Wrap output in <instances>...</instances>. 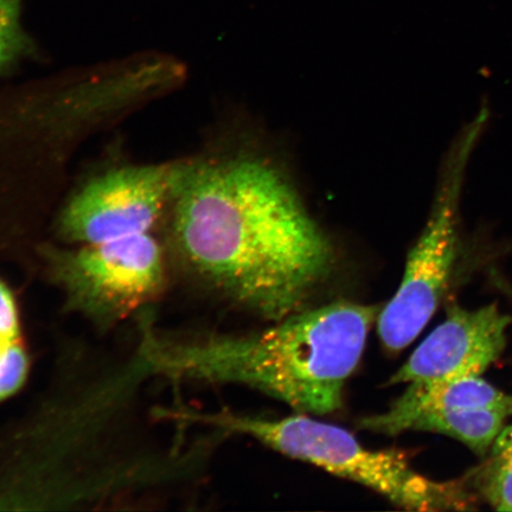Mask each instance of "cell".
<instances>
[{"label": "cell", "instance_id": "cell-1", "mask_svg": "<svg viewBox=\"0 0 512 512\" xmlns=\"http://www.w3.org/2000/svg\"><path fill=\"white\" fill-rule=\"evenodd\" d=\"M172 247L184 271L277 323L334 270V243L286 172L252 152L183 162Z\"/></svg>", "mask_w": 512, "mask_h": 512}, {"label": "cell", "instance_id": "cell-2", "mask_svg": "<svg viewBox=\"0 0 512 512\" xmlns=\"http://www.w3.org/2000/svg\"><path fill=\"white\" fill-rule=\"evenodd\" d=\"M64 360L49 388L0 431V509L95 508L168 482L175 456L140 445L139 396L155 376L137 347L86 370Z\"/></svg>", "mask_w": 512, "mask_h": 512}, {"label": "cell", "instance_id": "cell-3", "mask_svg": "<svg viewBox=\"0 0 512 512\" xmlns=\"http://www.w3.org/2000/svg\"><path fill=\"white\" fill-rule=\"evenodd\" d=\"M382 306L338 302L303 310L248 335L170 336L140 313L138 349L155 376L236 383L300 414L341 409L345 383L360 364Z\"/></svg>", "mask_w": 512, "mask_h": 512}, {"label": "cell", "instance_id": "cell-4", "mask_svg": "<svg viewBox=\"0 0 512 512\" xmlns=\"http://www.w3.org/2000/svg\"><path fill=\"white\" fill-rule=\"evenodd\" d=\"M208 420L224 430L251 435L287 457L367 486L406 510H467L473 503L465 482H435L416 472L401 452L370 450L343 428L307 414L279 420L227 414Z\"/></svg>", "mask_w": 512, "mask_h": 512}, {"label": "cell", "instance_id": "cell-5", "mask_svg": "<svg viewBox=\"0 0 512 512\" xmlns=\"http://www.w3.org/2000/svg\"><path fill=\"white\" fill-rule=\"evenodd\" d=\"M488 121L484 106L447 152L430 215L408 254L399 290L377 317V331L389 351H401L414 342L450 285L460 251V203L467 166Z\"/></svg>", "mask_w": 512, "mask_h": 512}, {"label": "cell", "instance_id": "cell-6", "mask_svg": "<svg viewBox=\"0 0 512 512\" xmlns=\"http://www.w3.org/2000/svg\"><path fill=\"white\" fill-rule=\"evenodd\" d=\"M41 255L67 310L104 331L150 310L168 285L164 249L149 233Z\"/></svg>", "mask_w": 512, "mask_h": 512}, {"label": "cell", "instance_id": "cell-7", "mask_svg": "<svg viewBox=\"0 0 512 512\" xmlns=\"http://www.w3.org/2000/svg\"><path fill=\"white\" fill-rule=\"evenodd\" d=\"M182 168L183 163L131 166L95 178L63 209L61 235L93 245L149 233L172 202Z\"/></svg>", "mask_w": 512, "mask_h": 512}, {"label": "cell", "instance_id": "cell-8", "mask_svg": "<svg viewBox=\"0 0 512 512\" xmlns=\"http://www.w3.org/2000/svg\"><path fill=\"white\" fill-rule=\"evenodd\" d=\"M512 319L496 304L450 306L447 318L396 371L390 384H426L483 375L503 354Z\"/></svg>", "mask_w": 512, "mask_h": 512}, {"label": "cell", "instance_id": "cell-9", "mask_svg": "<svg viewBox=\"0 0 512 512\" xmlns=\"http://www.w3.org/2000/svg\"><path fill=\"white\" fill-rule=\"evenodd\" d=\"M496 409L512 416V395L482 379V375L454 377L426 384H408V388L388 411L360 421L362 430L386 435L405 431L409 420L420 414L456 409Z\"/></svg>", "mask_w": 512, "mask_h": 512}, {"label": "cell", "instance_id": "cell-10", "mask_svg": "<svg viewBox=\"0 0 512 512\" xmlns=\"http://www.w3.org/2000/svg\"><path fill=\"white\" fill-rule=\"evenodd\" d=\"M508 418V413L484 408L430 412L409 420L403 433L419 431L443 434L460 441L477 456L486 457Z\"/></svg>", "mask_w": 512, "mask_h": 512}, {"label": "cell", "instance_id": "cell-11", "mask_svg": "<svg viewBox=\"0 0 512 512\" xmlns=\"http://www.w3.org/2000/svg\"><path fill=\"white\" fill-rule=\"evenodd\" d=\"M470 482L478 494L499 511H512V425L504 427L482 466Z\"/></svg>", "mask_w": 512, "mask_h": 512}, {"label": "cell", "instance_id": "cell-12", "mask_svg": "<svg viewBox=\"0 0 512 512\" xmlns=\"http://www.w3.org/2000/svg\"><path fill=\"white\" fill-rule=\"evenodd\" d=\"M23 0H0V73L29 53L31 41L21 24Z\"/></svg>", "mask_w": 512, "mask_h": 512}, {"label": "cell", "instance_id": "cell-13", "mask_svg": "<svg viewBox=\"0 0 512 512\" xmlns=\"http://www.w3.org/2000/svg\"><path fill=\"white\" fill-rule=\"evenodd\" d=\"M30 357L22 339L0 342V403L12 398L27 383Z\"/></svg>", "mask_w": 512, "mask_h": 512}, {"label": "cell", "instance_id": "cell-14", "mask_svg": "<svg viewBox=\"0 0 512 512\" xmlns=\"http://www.w3.org/2000/svg\"><path fill=\"white\" fill-rule=\"evenodd\" d=\"M22 335L21 312L14 292L0 279V342L19 341Z\"/></svg>", "mask_w": 512, "mask_h": 512}, {"label": "cell", "instance_id": "cell-15", "mask_svg": "<svg viewBox=\"0 0 512 512\" xmlns=\"http://www.w3.org/2000/svg\"><path fill=\"white\" fill-rule=\"evenodd\" d=\"M499 285H501L503 290L507 291L509 296L512 298V287L508 286V284H503L502 281H499Z\"/></svg>", "mask_w": 512, "mask_h": 512}]
</instances>
